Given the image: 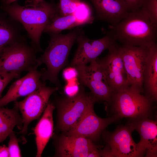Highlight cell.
Instances as JSON below:
<instances>
[{"instance_id": "1", "label": "cell", "mask_w": 157, "mask_h": 157, "mask_svg": "<svg viewBox=\"0 0 157 157\" xmlns=\"http://www.w3.org/2000/svg\"><path fill=\"white\" fill-rule=\"evenodd\" d=\"M3 10L12 19L19 22L26 31L33 45L42 51L40 38L46 27L57 15H59L58 6L44 0L37 5L27 1L22 6L15 1L5 5Z\"/></svg>"}, {"instance_id": "2", "label": "cell", "mask_w": 157, "mask_h": 157, "mask_svg": "<svg viewBox=\"0 0 157 157\" xmlns=\"http://www.w3.org/2000/svg\"><path fill=\"white\" fill-rule=\"evenodd\" d=\"M108 27L105 33L122 45L149 47L156 43L157 24L141 9L130 12L118 23Z\"/></svg>"}, {"instance_id": "3", "label": "cell", "mask_w": 157, "mask_h": 157, "mask_svg": "<svg viewBox=\"0 0 157 157\" xmlns=\"http://www.w3.org/2000/svg\"><path fill=\"white\" fill-rule=\"evenodd\" d=\"M77 28L65 34H50L48 47L44 53L37 58L38 66L43 64L47 69L43 70L41 78L44 82L48 80L58 87L60 86L58 75L67 65L71 49L81 32Z\"/></svg>"}, {"instance_id": "4", "label": "cell", "mask_w": 157, "mask_h": 157, "mask_svg": "<svg viewBox=\"0 0 157 157\" xmlns=\"http://www.w3.org/2000/svg\"><path fill=\"white\" fill-rule=\"evenodd\" d=\"M97 102L92 94L86 92L82 85L78 93L74 96L55 97L52 102L57 110L56 129L63 133H66Z\"/></svg>"}, {"instance_id": "5", "label": "cell", "mask_w": 157, "mask_h": 157, "mask_svg": "<svg viewBox=\"0 0 157 157\" xmlns=\"http://www.w3.org/2000/svg\"><path fill=\"white\" fill-rule=\"evenodd\" d=\"M154 102L151 98L144 95L138 89L128 86L113 92L109 101L105 103L110 106L115 115L134 119L149 117Z\"/></svg>"}, {"instance_id": "6", "label": "cell", "mask_w": 157, "mask_h": 157, "mask_svg": "<svg viewBox=\"0 0 157 157\" xmlns=\"http://www.w3.org/2000/svg\"><path fill=\"white\" fill-rule=\"evenodd\" d=\"M36 49L24 40L6 46L0 57V72L21 73L38 67Z\"/></svg>"}, {"instance_id": "7", "label": "cell", "mask_w": 157, "mask_h": 157, "mask_svg": "<svg viewBox=\"0 0 157 157\" xmlns=\"http://www.w3.org/2000/svg\"><path fill=\"white\" fill-rule=\"evenodd\" d=\"M150 46L122 45L118 47L127 75L128 86L138 89L142 93L144 92L143 72Z\"/></svg>"}, {"instance_id": "8", "label": "cell", "mask_w": 157, "mask_h": 157, "mask_svg": "<svg viewBox=\"0 0 157 157\" xmlns=\"http://www.w3.org/2000/svg\"><path fill=\"white\" fill-rule=\"evenodd\" d=\"M133 130L128 123L118 126L113 132L104 131L101 134L108 144V157H142L144 153L138 143L133 140L131 134Z\"/></svg>"}, {"instance_id": "9", "label": "cell", "mask_w": 157, "mask_h": 157, "mask_svg": "<svg viewBox=\"0 0 157 157\" xmlns=\"http://www.w3.org/2000/svg\"><path fill=\"white\" fill-rule=\"evenodd\" d=\"M58 88L56 86L45 85L27 96L22 101H14V105L20 112L23 120L22 127L18 134L27 133L29 124L40 117L47 106L50 96Z\"/></svg>"}, {"instance_id": "10", "label": "cell", "mask_w": 157, "mask_h": 157, "mask_svg": "<svg viewBox=\"0 0 157 157\" xmlns=\"http://www.w3.org/2000/svg\"><path fill=\"white\" fill-rule=\"evenodd\" d=\"M96 59L87 65L74 67L81 84L89 89L97 102L106 103L109 101L112 92Z\"/></svg>"}, {"instance_id": "11", "label": "cell", "mask_w": 157, "mask_h": 157, "mask_svg": "<svg viewBox=\"0 0 157 157\" xmlns=\"http://www.w3.org/2000/svg\"><path fill=\"white\" fill-rule=\"evenodd\" d=\"M101 38L91 40L81 31L76 39L78 47L69 66L87 65L96 59L104 51L117 44L110 35L106 33Z\"/></svg>"}, {"instance_id": "12", "label": "cell", "mask_w": 157, "mask_h": 157, "mask_svg": "<svg viewBox=\"0 0 157 157\" xmlns=\"http://www.w3.org/2000/svg\"><path fill=\"white\" fill-rule=\"evenodd\" d=\"M117 44L108 49L104 57L96 60L102 71L109 87L115 92L128 86L127 75Z\"/></svg>"}, {"instance_id": "13", "label": "cell", "mask_w": 157, "mask_h": 157, "mask_svg": "<svg viewBox=\"0 0 157 157\" xmlns=\"http://www.w3.org/2000/svg\"><path fill=\"white\" fill-rule=\"evenodd\" d=\"M94 106H92L87 110L73 127L63 133L67 135L87 138L95 141L99 139L108 125L120 119L115 115L105 118L100 117L95 113Z\"/></svg>"}, {"instance_id": "14", "label": "cell", "mask_w": 157, "mask_h": 157, "mask_svg": "<svg viewBox=\"0 0 157 157\" xmlns=\"http://www.w3.org/2000/svg\"><path fill=\"white\" fill-rule=\"evenodd\" d=\"M54 144L55 156L60 157H88L92 151L98 147L90 139L63 133L54 136Z\"/></svg>"}, {"instance_id": "15", "label": "cell", "mask_w": 157, "mask_h": 157, "mask_svg": "<svg viewBox=\"0 0 157 157\" xmlns=\"http://www.w3.org/2000/svg\"><path fill=\"white\" fill-rule=\"evenodd\" d=\"M36 67L25 76L15 81L10 87L6 93L0 99V107H4L21 97L27 96L46 83L41 80L43 70L38 71Z\"/></svg>"}, {"instance_id": "16", "label": "cell", "mask_w": 157, "mask_h": 157, "mask_svg": "<svg viewBox=\"0 0 157 157\" xmlns=\"http://www.w3.org/2000/svg\"><path fill=\"white\" fill-rule=\"evenodd\" d=\"M129 123L133 130H136L140 137L138 143L146 157H156L157 152V120L144 117L131 119Z\"/></svg>"}, {"instance_id": "17", "label": "cell", "mask_w": 157, "mask_h": 157, "mask_svg": "<svg viewBox=\"0 0 157 157\" xmlns=\"http://www.w3.org/2000/svg\"><path fill=\"white\" fill-rule=\"evenodd\" d=\"M96 12L98 20L114 25L130 12L124 0H90Z\"/></svg>"}, {"instance_id": "18", "label": "cell", "mask_w": 157, "mask_h": 157, "mask_svg": "<svg viewBox=\"0 0 157 157\" xmlns=\"http://www.w3.org/2000/svg\"><path fill=\"white\" fill-rule=\"evenodd\" d=\"M55 107L50 101L34 129L37 147L36 156L40 157L53 131V113Z\"/></svg>"}, {"instance_id": "19", "label": "cell", "mask_w": 157, "mask_h": 157, "mask_svg": "<svg viewBox=\"0 0 157 157\" xmlns=\"http://www.w3.org/2000/svg\"><path fill=\"white\" fill-rule=\"evenodd\" d=\"M144 92L154 102L157 100V44L150 47L143 74Z\"/></svg>"}, {"instance_id": "20", "label": "cell", "mask_w": 157, "mask_h": 157, "mask_svg": "<svg viewBox=\"0 0 157 157\" xmlns=\"http://www.w3.org/2000/svg\"><path fill=\"white\" fill-rule=\"evenodd\" d=\"M23 120L17 106L12 108L0 107V144L5 140L16 126L20 130Z\"/></svg>"}, {"instance_id": "21", "label": "cell", "mask_w": 157, "mask_h": 157, "mask_svg": "<svg viewBox=\"0 0 157 157\" xmlns=\"http://www.w3.org/2000/svg\"><path fill=\"white\" fill-rule=\"evenodd\" d=\"M20 24L9 16L8 18L0 17V49L24 40Z\"/></svg>"}, {"instance_id": "22", "label": "cell", "mask_w": 157, "mask_h": 157, "mask_svg": "<svg viewBox=\"0 0 157 157\" xmlns=\"http://www.w3.org/2000/svg\"><path fill=\"white\" fill-rule=\"evenodd\" d=\"M78 26L73 14L56 16L44 30V32L49 34H58L63 30L69 29Z\"/></svg>"}, {"instance_id": "23", "label": "cell", "mask_w": 157, "mask_h": 157, "mask_svg": "<svg viewBox=\"0 0 157 157\" xmlns=\"http://www.w3.org/2000/svg\"><path fill=\"white\" fill-rule=\"evenodd\" d=\"M72 14L75 17L78 26L91 24L94 19L90 6L82 1L79 3Z\"/></svg>"}, {"instance_id": "24", "label": "cell", "mask_w": 157, "mask_h": 157, "mask_svg": "<svg viewBox=\"0 0 157 157\" xmlns=\"http://www.w3.org/2000/svg\"><path fill=\"white\" fill-rule=\"evenodd\" d=\"M81 0H59L58 6L59 15L72 14Z\"/></svg>"}, {"instance_id": "25", "label": "cell", "mask_w": 157, "mask_h": 157, "mask_svg": "<svg viewBox=\"0 0 157 157\" xmlns=\"http://www.w3.org/2000/svg\"><path fill=\"white\" fill-rule=\"evenodd\" d=\"M140 9L154 23L157 24V0H145Z\"/></svg>"}, {"instance_id": "26", "label": "cell", "mask_w": 157, "mask_h": 157, "mask_svg": "<svg viewBox=\"0 0 157 157\" xmlns=\"http://www.w3.org/2000/svg\"><path fill=\"white\" fill-rule=\"evenodd\" d=\"M8 137L10 139L8 147L10 157H22L21 151L19 145V141L14 132H12L9 135Z\"/></svg>"}, {"instance_id": "27", "label": "cell", "mask_w": 157, "mask_h": 157, "mask_svg": "<svg viewBox=\"0 0 157 157\" xmlns=\"http://www.w3.org/2000/svg\"><path fill=\"white\" fill-rule=\"evenodd\" d=\"M21 73L14 72H0V99L3 91L8 84L13 79L18 78Z\"/></svg>"}, {"instance_id": "28", "label": "cell", "mask_w": 157, "mask_h": 157, "mask_svg": "<svg viewBox=\"0 0 157 157\" xmlns=\"http://www.w3.org/2000/svg\"><path fill=\"white\" fill-rule=\"evenodd\" d=\"M78 79L67 82L64 88V93L66 96L72 97L77 94L80 90V85Z\"/></svg>"}, {"instance_id": "29", "label": "cell", "mask_w": 157, "mask_h": 157, "mask_svg": "<svg viewBox=\"0 0 157 157\" xmlns=\"http://www.w3.org/2000/svg\"><path fill=\"white\" fill-rule=\"evenodd\" d=\"M63 75L67 82L78 79L77 71L73 67L69 66L65 68L63 71Z\"/></svg>"}, {"instance_id": "30", "label": "cell", "mask_w": 157, "mask_h": 157, "mask_svg": "<svg viewBox=\"0 0 157 157\" xmlns=\"http://www.w3.org/2000/svg\"><path fill=\"white\" fill-rule=\"evenodd\" d=\"M130 11L138 10L141 8L145 0H124Z\"/></svg>"}, {"instance_id": "31", "label": "cell", "mask_w": 157, "mask_h": 157, "mask_svg": "<svg viewBox=\"0 0 157 157\" xmlns=\"http://www.w3.org/2000/svg\"><path fill=\"white\" fill-rule=\"evenodd\" d=\"M10 154L8 147L4 144L0 146V157H9Z\"/></svg>"}, {"instance_id": "32", "label": "cell", "mask_w": 157, "mask_h": 157, "mask_svg": "<svg viewBox=\"0 0 157 157\" xmlns=\"http://www.w3.org/2000/svg\"><path fill=\"white\" fill-rule=\"evenodd\" d=\"M17 0H6L4 4L5 5H9L12 3L16 1Z\"/></svg>"}, {"instance_id": "33", "label": "cell", "mask_w": 157, "mask_h": 157, "mask_svg": "<svg viewBox=\"0 0 157 157\" xmlns=\"http://www.w3.org/2000/svg\"><path fill=\"white\" fill-rule=\"evenodd\" d=\"M44 0H32L33 4L35 5H37Z\"/></svg>"}, {"instance_id": "34", "label": "cell", "mask_w": 157, "mask_h": 157, "mask_svg": "<svg viewBox=\"0 0 157 157\" xmlns=\"http://www.w3.org/2000/svg\"><path fill=\"white\" fill-rule=\"evenodd\" d=\"M3 49H3H0V57L1 55Z\"/></svg>"}, {"instance_id": "35", "label": "cell", "mask_w": 157, "mask_h": 157, "mask_svg": "<svg viewBox=\"0 0 157 157\" xmlns=\"http://www.w3.org/2000/svg\"><path fill=\"white\" fill-rule=\"evenodd\" d=\"M3 2H4V3H5V2L6 0H3Z\"/></svg>"}]
</instances>
